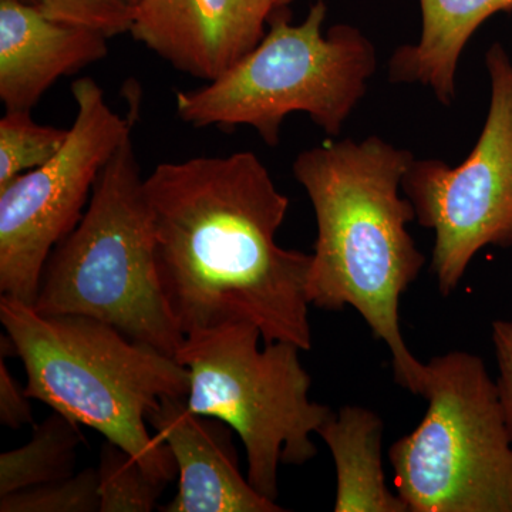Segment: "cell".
I'll list each match as a JSON object with an SVG mask.
<instances>
[{
	"mask_svg": "<svg viewBox=\"0 0 512 512\" xmlns=\"http://www.w3.org/2000/svg\"><path fill=\"white\" fill-rule=\"evenodd\" d=\"M69 134L70 128L37 124L30 110L6 111L0 120V187L53 160Z\"/></svg>",
	"mask_w": 512,
	"mask_h": 512,
	"instance_id": "16",
	"label": "cell"
},
{
	"mask_svg": "<svg viewBox=\"0 0 512 512\" xmlns=\"http://www.w3.org/2000/svg\"><path fill=\"white\" fill-rule=\"evenodd\" d=\"M0 320L26 372V394L136 458L158 483L177 476L170 448L148 431L168 396L187 397L188 373L173 356L83 316H46L3 296Z\"/></svg>",
	"mask_w": 512,
	"mask_h": 512,
	"instance_id": "3",
	"label": "cell"
},
{
	"mask_svg": "<svg viewBox=\"0 0 512 512\" xmlns=\"http://www.w3.org/2000/svg\"><path fill=\"white\" fill-rule=\"evenodd\" d=\"M427 412L392 444L397 495L409 512H512V443L483 359L448 352L426 365Z\"/></svg>",
	"mask_w": 512,
	"mask_h": 512,
	"instance_id": "7",
	"label": "cell"
},
{
	"mask_svg": "<svg viewBox=\"0 0 512 512\" xmlns=\"http://www.w3.org/2000/svg\"><path fill=\"white\" fill-rule=\"evenodd\" d=\"M383 431L379 414L360 406H343L320 426L335 461L336 512H409L386 484Z\"/></svg>",
	"mask_w": 512,
	"mask_h": 512,
	"instance_id": "14",
	"label": "cell"
},
{
	"mask_svg": "<svg viewBox=\"0 0 512 512\" xmlns=\"http://www.w3.org/2000/svg\"><path fill=\"white\" fill-rule=\"evenodd\" d=\"M83 444L80 424L53 412L35 427L25 446L0 454V497L73 476Z\"/></svg>",
	"mask_w": 512,
	"mask_h": 512,
	"instance_id": "15",
	"label": "cell"
},
{
	"mask_svg": "<svg viewBox=\"0 0 512 512\" xmlns=\"http://www.w3.org/2000/svg\"><path fill=\"white\" fill-rule=\"evenodd\" d=\"M278 0H138L131 36L178 72L210 83L266 35Z\"/></svg>",
	"mask_w": 512,
	"mask_h": 512,
	"instance_id": "10",
	"label": "cell"
},
{
	"mask_svg": "<svg viewBox=\"0 0 512 512\" xmlns=\"http://www.w3.org/2000/svg\"><path fill=\"white\" fill-rule=\"evenodd\" d=\"M413 160L409 150L372 136L302 151L292 171L318 224L309 305L355 309L390 350L396 383L420 396L426 365L407 348L399 315L403 293L426 264L407 229L416 220L413 204L400 195Z\"/></svg>",
	"mask_w": 512,
	"mask_h": 512,
	"instance_id": "2",
	"label": "cell"
},
{
	"mask_svg": "<svg viewBox=\"0 0 512 512\" xmlns=\"http://www.w3.org/2000/svg\"><path fill=\"white\" fill-rule=\"evenodd\" d=\"M252 323H231L185 336L175 359L187 369L191 412L228 424L247 451L249 484L276 501L281 464L302 466L318 453L312 434L332 416L309 399L311 376L301 348L265 343Z\"/></svg>",
	"mask_w": 512,
	"mask_h": 512,
	"instance_id": "6",
	"label": "cell"
},
{
	"mask_svg": "<svg viewBox=\"0 0 512 512\" xmlns=\"http://www.w3.org/2000/svg\"><path fill=\"white\" fill-rule=\"evenodd\" d=\"M143 181L131 131L100 171L82 220L47 259L33 308L99 320L175 357L185 336L158 278Z\"/></svg>",
	"mask_w": 512,
	"mask_h": 512,
	"instance_id": "4",
	"label": "cell"
},
{
	"mask_svg": "<svg viewBox=\"0 0 512 512\" xmlns=\"http://www.w3.org/2000/svg\"><path fill=\"white\" fill-rule=\"evenodd\" d=\"M495 359H497L498 396L503 406L505 424L510 433L512 443V319L495 320L491 326Z\"/></svg>",
	"mask_w": 512,
	"mask_h": 512,
	"instance_id": "20",
	"label": "cell"
},
{
	"mask_svg": "<svg viewBox=\"0 0 512 512\" xmlns=\"http://www.w3.org/2000/svg\"><path fill=\"white\" fill-rule=\"evenodd\" d=\"M99 512H150L158 507L165 484L158 483L126 450L106 441L99 467Z\"/></svg>",
	"mask_w": 512,
	"mask_h": 512,
	"instance_id": "17",
	"label": "cell"
},
{
	"mask_svg": "<svg viewBox=\"0 0 512 512\" xmlns=\"http://www.w3.org/2000/svg\"><path fill=\"white\" fill-rule=\"evenodd\" d=\"M423 32L419 43L399 47L389 63L393 83L430 87L444 106L456 99L461 53L481 25L512 0H420Z\"/></svg>",
	"mask_w": 512,
	"mask_h": 512,
	"instance_id": "13",
	"label": "cell"
},
{
	"mask_svg": "<svg viewBox=\"0 0 512 512\" xmlns=\"http://www.w3.org/2000/svg\"><path fill=\"white\" fill-rule=\"evenodd\" d=\"M100 30L57 22L35 5L0 0V100L6 111L30 110L60 79L109 55Z\"/></svg>",
	"mask_w": 512,
	"mask_h": 512,
	"instance_id": "12",
	"label": "cell"
},
{
	"mask_svg": "<svg viewBox=\"0 0 512 512\" xmlns=\"http://www.w3.org/2000/svg\"><path fill=\"white\" fill-rule=\"evenodd\" d=\"M491 103L476 147L457 167L413 160L402 190L421 227L436 234L431 269L450 296L485 247H512V60L500 43L485 55Z\"/></svg>",
	"mask_w": 512,
	"mask_h": 512,
	"instance_id": "8",
	"label": "cell"
},
{
	"mask_svg": "<svg viewBox=\"0 0 512 512\" xmlns=\"http://www.w3.org/2000/svg\"><path fill=\"white\" fill-rule=\"evenodd\" d=\"M20 2L28 3V5H35L36 6V0H20Z\"/></svg>",
	"mask_w": 512,
	"mask_h": 512,
	"instance_id": "23",
	"label": "cell"
},
{
	"mask_svg": "<svg viewBox=\"0 0 512 512\" xmlns=\"http://www.w3.org/2000/svg\"><path fill=\"white\" fill-rule=\"evenodd\" d=\"M293 0H278L279 8H286V6L289 5V3H292Z\"/></svg>",
	"mask_w": 512,
	"mask_h": 512,
	"instance_id": "22",
	"label": "cell"
},
{
	"mask_svg": "<svg viewBox=\"0 0 512 512\" xmlns=\"http://www.w3.org/2000/svg\"><path fill=\"white\" fill-rule=\"evenodd\" d=\"M164 298L184 336L231 323L312 348V254L276 244L289 198L251 151L158 164L144 178Z\"/></svg>",
	"mask_w": 512,
	"mask_h": 512,
	"instance_id": "1",
	"label": "cell"
},
{
	"mask_svg": "<svg viewBox=\"0 0 512 512\" xmlns=\"http://www.w3.org/2000/svg\"><path fill=\"white\" fill-rule=\"evenodd\" d=\"M100 510L99 477L87 468L64 480L36 485L0 497V512H96Z\"/></svg>",
	"mask_w": 512,
	"mask_h": 512,
	"instance_id": "18",
	"label": "cell"
},
{
	"mask_svg": "<svg viewBox=\"0 0 512 512\" xmlns=\"http://www.w3.org/2000/svg\"><path fill=\"white\" fill-rule=\"evenodd\" d=\"M25 387L10 375L5 357L0 359V421L8 429L19 430L33 423L32 404Z\"/></svg>",
	"mask_w": 512,
	"mask_h": 512,
	"instance_id": "21",
	"label": "cell"
},
{
	"mask_svg": "<svg viewBox=\"0 0 512 512\" xmlns=\"http://www.w3.org/2000/svg\"><path fill=\"white\" fill-rule=\"evenodd\" d=\"M326 13L325 0H318L301 25H291L288 10H276L264 39L228 72L175 94L178 119L194 128L248 126L274 147L286 116L303 111L339 136L376 72V49L353 26L323 35Z\"/></svg>",
	"mask_w": 512,
	"mask_h": 512,
	"instance_id": "5",
	"label": "cell"
},
{
	"mask_svg": "<svg viewBox=\"0 0 512 512\" xmlns=\"http://www.w3.org/2000/svg\"><path fill=\"white\" fill-rule=\"evenodd\" d=\"M177 466L178 493L164 512H282L239 470L228 424L191 412L187 397L161 399L147 417Z\"/></svg>",
	"mask_w": 512,
	"mask_h": 512,
	"instance_id": "11",
	"label": "cell"
},
{
	"mask_svg": "<svg viewBox=\"0 0 512 512\" xmlns=\"http://www.w3.org/2000/svg\"><path fill=\"white\" fill-rule=\"evenodd\" d=\"M47 18L100 30L107 37L130 32L134 6L126 0H36Z\"/></svg>",
	"mask_w": 512,
	"mask_h": 512,
	"instance_id": "19",
	"label": "cell"
},
{
	"mask_svg": "<svg viewBox=\"0 0 512 512\" xmlns=\"http://www.w3.org/2000/svg\"><path fill=\"white\" fill-rule=\"evenodd\" d=\"M72 94L77 113L59 154L0 187V293L32 306L47 259L82 220L100 171L136 117L111 109L92 77L76 80Z\"/></svg>",
	"mask_w": 512,
	"mask_h": 512,
	"instance_id": "9",
	"label": "cell"
},
{
	"mask_svg": "<svg viewBox=\"0 0 512 512\" xmlns=\"http://www.w3.org/2000/svg\"><path fill=\"white\" fill-rule=\"evenodd\" d=\"M126 2L130 3V5H137L138 0H126Z\"/></svg>",
	"mask_w": 512,
	"mask_h": 512,
	"instance_id": "24",
	"label": "cell"
}]
</instances>
